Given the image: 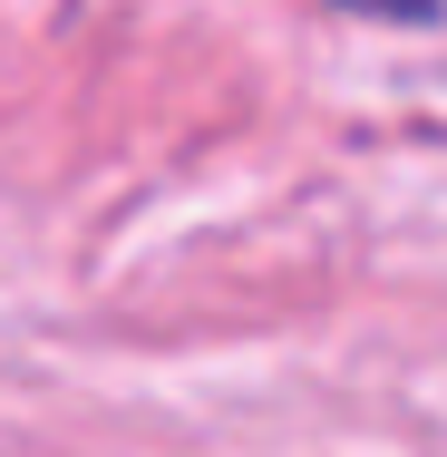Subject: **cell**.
I'll use <instances>...</instances> for the list:
<instances>
[{
	"instance_id": "1",
	"label": "cell",
	"mask_w": 447,
	"mask_h": 457,
	"mask_svg": "<svg viewBox=\"0 0 447 457\" xmlns=\"http://www.w3.org/2000/svg\"><path fill=\"white\" fill-rule=\"evenodd\" d=\"M341 10H360V20H428L438 0H341Z\"/></svg>"
}]
</instances>
